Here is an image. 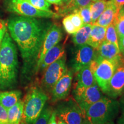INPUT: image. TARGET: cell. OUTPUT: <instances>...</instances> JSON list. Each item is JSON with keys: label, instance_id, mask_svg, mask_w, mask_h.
<instances>
[{"label": "cell", "instance_id": "5bb4252c", "mask_svg": "<svg viewBox=\"0 0 124 124\" xmlns=\"http://www.w3.org/2000/svg\"><path fill=\"white\" fill-rule=\"evenodd\" d=\"M124 92V63L116 68L108 85L107 94L112 98L120 97Z\"/></svg>", "mask_w": 124, "mask_h": 124}, {"label": "cell", "instance_id": "f35d334b", "mask_svg": "<svg viewBox=\"0 0 124 124\" xmlns=\"http://www.w3.org/2000/svg\"><path fill=\"white\" fill-rule=\"evenodd\" d=\"M62 2H63V4H62V6L66 5L67 4H68L70 2L71 0H62Z\"/></svg>", "mask_w": 124, "mask_h": 124}, {"label": "cell", "instance_id": "cb8c5ba5", "mask_svg": "<svg viewBox=\"0 0 124 124\" xmlns=\"http://www.w3.org/2000/svg\"><path fill=\"white\" fill-rule=\"evenodd\" d=\"M113 23L115 27L118 38L124 36V6L118 12Z\"/></svg>", "mask_w": 124, "mask_h": 124}, {"label": "cell", "instance_id": "ba28073f", "mask_svg": "<svg viewBox=\"0 0 124 124\" xmlns=\"http://www.w3.org/2000/svg\"><path fill=\"white\" fill-rule=\"evenodd\" d=\"M74 99L85 112L88 107L103 98V92L95 82L85 89H74Z\"/></svg>", "mask_w": 124, "mask_h": 124}, {"label": "cell", "instance_id": "30bf717a", "mask_svg": "<svg viewBox=\"0 0 124 124\" xmlns=\"http://www.w3.org/2000/svg\"><path fill=\"white\" fill-rule=\"evenodd\" d=\"M63 38V33L60 28L56 25H52L49 27L43 40L41 49L38 56L36 71L38 72L44 55L49 49L59 44Z\"/></svg>", "mask_w": 124, "mask_h": 124}, {"label": "cell", "instance_id": "ee69618b", "mask_svg": "<svg viewBox=\"0 0 124 124\" xmlns=\"http://www.w3.org/2000/svg\"></svg>", "mask_w": 124, "mask_h": 124}, {"label": "cell", "instance_id": "3957f363", "mask_svg": "<svg viewBox=\"0 0 124 124\" xmlns=\"http://www.w3.org/2000/svg\"><path fill=\"white\" fill-rule=\"evenodd\" d=\"M119 108L117 101L103 97L88 107L85 114L91 124H108L117 116Z\"/></svg>", "mask_w": 124, "mask_h": 124}, {"label": "cell", "instance_id": "7402d4cb", "mask_svg": "<svg viewBox=\"0 0 124 124\" xmlns=\"http://www.w3.org/2000/svg\"><path fill=\"white\" fill-rule=\"evenodd\" d=\"M92 26L93 25L91 24L84 25L74 34L72 36V40L75 46H80L87 44Z\"/></svg>", "mask_w": 124, "mask_h": 124}, {"label": "cell", "instance_id": "2e32d148", "mask_svg": "<svg viewBox=\"0 0 124 124\" xmlns=\"http://www.w3.org/2000/svg\"><path fill=\"white\" fill-rule=\"evenodd\" d=\"M65 55L64 48L63 45L58 44L49 49L44 55L38 70L44 71L52 63L56 61Z\"/></svg>", "mask_w": 124, "mask_h": 124}, {"label": "cell", "instance_id": "8fae6325", "mask_svg": "<svg viewBox=\"0 0 124 124\" xmlns=\"http://www.w3.org/2000/svg\"><path fill=\"white\" fill-rule=\"evenodd\" d=\"M95 58L98 61L101 59L110 60L117 67L124 63V56L120 52L118 46L106 40L103 41L97 49V55Z\"/></svg>", "mask_w": 124, "mask_h": 124}, {"label": "cell", "instance_id": "52a82bcc", "mask_svg": "<svg viewBox=\"0 0 124 124\" xmlns=\"http://www.w3.org/2000/svg\"><path fill=\"white\" fill-rule=\"evenodd\" d=\"M66 55L59 59L45 69L42 85L46 90L51 91L54 85L67 71Z\"/></svg>", "mask_w": 124, "mask_h": 124}, {"label": "cell", "instance_id": "f546056e", "mask_svg": "<svg viewBox=\"0 0 124 124\" xmlns=\"http://www.w3.org/2000/svg\"><path fill=\"white\" fill-rule=\"evenodd\" d=\"M63 25L65 31H66L67 33L70 34V35H74V33L77 32V29L75 28L73 24L71 21L69 15L63 18Z\"/></svg>", "mask_w": 124, "mask_h": 124}, {"label": "cell", "instance_id": "8992f818", "mask_svg": "<svg viewBox=\"0 0 124 124\" xmlns=\"http://www.w3.org/2000/svg\"><path fill=\"white\" fill-rule=\"evenodd\" d=\"M4 5L8 11L21 16L35 18H59L61 17L52 10H39L25 0H5Z\"/></svg>", "mask_w": 124, "mask_h": 124}, {"label": "cell", "instance_id": "60d3db41", "mask_svg": "<svg viewBox=\"0 0 124 124\" xmlns=\"http://www.w3.org/2000/svg\"><path fill=\"white\" fill-rule=\"evenodd\" d=\"M98 1V0H93V1Z\"/></svg>", "mask_w": 124, "mask_h": 124}, {"label": "cell", "instance_id": "e0dca14e", "mask_svg": "<svg viewBox=\"0 0 124 124\" xmlns=\"http://www.w3.org/2000/svg\"><path fill=\"white\" fill-rule=\"evenodd\" d=\"M118 11L119 9L114 2L111 0H109L108 7L99 17L94 24L103 27H108L113 23Z\"/></svg>", "mask_w": 124, "mask_h": 124}, {"label": "cell", "instance_id": "b9f144b4", "mask_svg": "<svg viewBox=\"0 0 124 124\" xmlns=\"http://www.w3.org/2000/svg\"><path fill=\"white\" fill-rule=\"evenodd\" d=\"M111 124V123H110V124Z\"/></svg>", "mask_w": 124, "mask_h": 124}, {"label": "cell", "instance_id": "1f68e13d", "mask_svg": "<svg viewBox=\"0 0 124 124\" xmlns=\"http://www.w3.org/2000/svg\"><path fill=\"white\" fill-rule=\"evenodd\" d=\"M7 31V23H6L4 20L0 19V47H1V43L2 39Z\"/></svg>", "mask_w": 124, "mask_h": 124}, {"label": "cell", "instance_id": "8d00e7d4", "mask_svg": "<svg viewBox=\"0 0 124 124\" xmlns=\"http://www.w3.org/2000/svg\"><path fill=\"white\" fill-rule=\"evenodd\" d=\"M47 2H48L51 4H54L55 5L62 6L63 4L62 0H46Z\"/></svg>", "mask_w": 124, "mask_h": 124}, {"label": "cell", "instance_id": "d6a6232c", "mask_svg": "<svg viewBox=\"0 0 124 124\" xmlns=\"http://www.w3.org/2000/svg\"><path fill=\"white\" fill-rule=\"evenodd\" d=\"M118 46L120 52L124 56V36L118 38Z\"/></svg>", "mask_w": 124, "mask_h": 124}, {"label": "cell", "instance_id": "9a60e30c", "mask_svg": "<svg viewBox=\"0 0 124 124\" xmlns=\"http://www.w3.org/2000/svg\"><path fill=\"white\" fill-rule=\"evenodd\" d=\"M75 85L74 89H81L94 85L96 81L89 65L83 67L77 72Z\"/></svg>", "mask_w": 124, "mask_h": 124}, {"label": "cell", "instance_id": "4dcf8cb0", "mask_svg": "<svg viewBox=\"0 0 124 124\" xmlns=\"http://www.w3.org/2000/svg\"><path fill=\"white\" fill-rule=\"evenodd\" d=\"M0 124H8L7 108L0 104Z\"/></svg>", "mask_w": 124, "mask_h": 124}, {"label": "cell", "instance_id": "f1b7e54d", "mask_svg": "<svg viewBox=\"0 0 124 124\" xmlns=\"http://www.w3.org/2000/svg\"><path fill=\"white\" fill-rule=\"evenodd\" d=\"M69 16L77 31L84 25L83 20L78 12H73L71 15H69Z\"/></svg>", "mask_w": 124, "mask_h": 124}, {"label": "cell", "instance_id": "d6986e66", "mask_svg": "<svg viewBox=\"0 0 124 124\" xmlns=\"http://www.w3.org/2000/svg\"><path fill=\"white\" fill-rule=\"evenodd\" d=\"M21 93L18 90L5 91L0 92V104L8 110L19 101Z\"/></svg>", "mask_w": 124, "mask_h": 124}, {"label": "cell", "instance_id": "277c9868", "mask_svg": "<svg viewBox=\"0 0 124 124\" xmlns=\"http://www.w3.org/2000/svg\"><path fill=\"white\" fill-rule=\"evenodd\" d=\"M48 97L43 89L31 87L26 94L23 106L24 120L27 124H33L44 108Z\"/></svg>", "mask_w": 124, "mask_h": 124}, {"label": "cell", "instance_id": "836d02e7", "mask_svg": "<svg viewBox=\"0 0 124 124\" xmlns=\"http://www.w3.org/2000/svg\"><path fill=\"white\" fill-rule=\"evenodd\" d=\"M47 124H58V122L56 121V114L55 111L52 112V115H51Z\"/></svg>", "mask_w": 124, "mask_h": 124}, {"label": "cell", "instance_id": "44dd1931", "mask_svg": "<svg viewBox=\"0 0 124 124\" xmlns=\"http://www.w3.org/2000/svg\"><path fill=\"white\" fill-rule=\"evenodd\" d=\"M93 2V0H71L70 2L66 5L60 6L59 8L58 15L60 16L66 15L70 12L78 10L80 8L89 5Z\"/></svg>", "mask_w": 124, "mask_h": 124}, {"label": "cell", "instance_id": "d590c367", "mask_svg": "<svg viewBox=\"0 0 124 124\" xmlns=\"http://www.w3.org/2000/svg\"><path fill=\"white\" fill-rule=\"evenodd\" d=\"M119 105L122 111V114H124V93L121 95V98L119 101Z\"/></svg>", "mask_w": 124, "mask_h": 124}, {"label": "cell", "instance_id": "603a6c76", "mask_svg": "<svg viewBox=\"0 0 124 124\" xmlns=\"http://www.w3.org/2000/svg\"><path fill=\"white\" fill-rule=\"evenodd\" d=\"M109 0H98L93 1L90 4L91 24H95L101 15L108 7Z\"/></svg>", "mask_w": 124, "mask_h": 124}, {"label": "cell", "instance_id": "ac0fdd59", "mask_svg": "<svg viewBox=\"0 0 124 124\" xmlns=\"http://www.w3.org/2000/svg\"><path fill=\"white\" fill-rule=\"evenodd\" d=\"M106 28L93 24L87 44L93 48L97 49L100 45L105 40V33Z\"/></svg>", "mask_w": 124, "mask_h": 124}, {"label": "cell", "instance_id": "9c48e42d", "mask_svg": "<svg viewBox=\"0 0 124 124\" xmlns=\"http://www.w3.org/2000/svg\"><path fill=\"white\" fill-rule=\"evenodd\" d=\"M99 62L98 66L93 75L102 92L107 94L109 82L117 67L113 62L107 59H101Z\"/></svg>", "mask_w": 124, "mask_h": 124}, {"label": "cell", "instance_id": "484cf974", "mask_svg": "<svg viewBox=\"0 0 124 124\" xmlns=\"http://www.w3.org/2000/svg\"><path fill=\"white\" fill-rule=\"evenodd\" d=\"M53 111L51 107L44 106L42 111L33 124H47Z\"/></svg>", "mask_w": 124, "mask_h": 124}, {"label": "cell", "instance_id": "7bdbcfd3", "mask_svg": "<svg viewBox=\"0 0 124 124\" xmlns=\"http://www.w3.org/2000/svg\"><path fill=\"white\" fill-rule=\"evenodd\" d=\"M24 124V123H22V124Z\"/></svg>", "mask_w": 124, "mask_h": 124}, {"label": "cell", "instance_id": "83f0119b", "mask_svg": "<svg viewBox=\"0 0 124 124\" xmlns=\"http://www.w3.org/2000/svg\"><path fill=\"white\" fill-rule=\"evenodd\" d=\"M36 8L44 11H49L51 4L46 0H25Z\"/></svg>", "mask_w": 124, "mask_h": 124}, {"label": "cell", "instance_id": "7a4b0ae2", "mask_svg": "<svg viewBox=\"0 0 124 124\" xmlns=\"http://www.w3.org/2000/svg\"><path fill=\"white\" fill-rule=\"evenodd\" d=\"M17 73V49L7 30L0 47V90L13 87L16 83Z\"/></svg>", "mask_w": 124, "mask_h": 124}, {"label": "cell", "instance_id": "d4e9b609", "mask_svg": "<svg viewBox=\"0 0 124 124\" xmlns=\"http://www.w3.org/2000/svg\"><path fill=\"white\" fill-rule=\"evenodd\" d=\"M105 40L118 46V38L113 23L106 27Z\"/></svg>", "mask_w": 124, "mask_h": 124}, {"label": "cell", "instance_id": "f6af8a7d", "mask_svg": "<svg viewBox=\"0 0 124 124\" xmlns=\"http://www.w3.org/2000/svg\"></svg>", "mask_w": 124, "mask_h": 124}, {"label": "cell", "instance_id": "ffe728a7", "mask_svg": "<svg viewBox=\"0 0 124 124\" xmlns=\"http://www.w3.org/2000/svg\"><path fill=\"white\" fill-rule=\"evenodd\" d=\"M24 103L20 100L15 105L7 110L8 124H20L23 116Z\"/></svg>", "mask_w": 124, "mask_h": 124}, {"label": "cell", "instance_id": "ab89813d", "mask_svg": "<svg viewBox=\"0 0 124 124\" xmlns=\"http://www.w3.org/2000/svg\"><path fill=\"white\" fill-rule=\"evenodd\" d=\"M58 124H67L64 121H63L61 118L58 117Z\"/></svg>", "mask_w": 124, "mask_h": 124}, {"label": "cell", "instance_id": "4316f807", "mask_svg": "<svg viewBox=\"0 0 124 124\" xmlns=\"http://www.w3.org/2000/svg\"><path fill=\"white\" fill-rule=\"evenodd\" d=\"M78 12L80 15L81 17L83 20L84 25L86 24H91V16L90 12V5L86 6V7L80 8L78 10H75ZM74 11V12H75Z\"/></svg>", "mask_w": 124, "mask_h": 124}, {"label": "cell", "instance_id": "74e56055", "mask_svg": "<svg viewBox=\"0 0 124 124\" xmlns=\"http://www.w3.org/2000/svg\"><path fill=\"white\" fill-rule=\"evenodd\" d=\"M117 124H124V114H122L117 121Z\"/></svg>", "mask_w": 124, "mask_h": 124}, {"label": "cell", "instance_id": "4fadbf2b", "mask_svg": "<svg viewBox=\"0 0 124 124\" xmlns=\"http://www.w3.org/2000/svg\"><path fill=\"white\" fill-rule=\"evenodd\" d=\"M72 71L67 70L58 80L51 90L52 101H59L67 98L72 86Z\"/></svg>", "mask_w": 124, "mask_h": 124}, {"label": "cell", "instance_id": "e575fe53", "mask_svg": "<svg viewBox=\"0 0 124 124\" xmlns=\"http://www.w3.org/2000/svg\"><path fill=\"white\" fill-rule=\"evenodd\" d=\"M111 1L114 2L119 10L124 6V0H111Z\"/></svg>", "mask_w": 124, "mask_h": 124}, {"label": "cell", "instance_id": "6da1fadb", "mask_svg": "<svg viewBox=\"0 0 124 124\" xmlns=\"http://www.w3.org/2000/svg\"><path fill=\"white\" fill-rule=\"evenodd\" d=\"M49 27L35 17L20 16L9 20L7 29L12 39L17 44L21 57L25 63L37 61Z\"/></svg>", "mask_w": 124, "mask_h": 124}, {"label": "cell", "instance_id": "7c38bea8", "mask_svg": "<svg viewBox=\"0 0 124 124\" xmlns=\"http://www.w3.org/2000/svg\"><path fill=\"white\" fill-rule=\"evenodd\" d=\"M78 47L71 60V66L76 73L83 67L88 66L97 55V49L89 45L86 44Z\"/></svg>", "mask_w": 124, "mask_h": 124}, {"label": "cell", "instance_id": "5b68a950", "mask_svg": "<svg viewBox=\"0 0 124 124\" xmlns=\"http://www.w3.org/2000/svg\"><path fill=\"white\" fill-rule=\"evenodd\" d=\"M58 105L56 114L67 124H90L75 99H64Z\"/></svg>", "mask_w": 124, "mask_h": 124}]
</instances>
